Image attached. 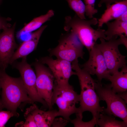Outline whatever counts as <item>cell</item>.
<instances>
[{"instance_id": "cell-1", "label": "cell", "mask_w": 127, "mask_h": 127, "mask_svg": "<svg viewBox=\"0 0 127 127\" xmlns=\"http://www.w3.org/2000/svg\"><path fill=\"white\" fill-rule=\"evenodd\" d=\"M0 82L2 89V103L4 108L18 117L19 108L23 111L27 104L34 103L28 96L21 77H11L0 68Z\"/></svg>"}, {"instance_id": "cell-2", "label": "cell", "mask_w": 127, "mask_h": 127, "mask_svg": "<svg viewBox=\"0 0 127 127\" xmlns=\"http://www.w3.org/2000/svg\"><path fill=\"white\" fill-rule=\"evenodd\" d=\"M78 62L77 60L71 63L72 68L75 71L80 87V106L78 113L76 115L83 118V113L88 111L91 113L93 117L96 119L100 113L103 112L105 108L100 105V100L95 89V80L80 67Z\"/></svg>"}, {"instance_id": "cell-3", "label": "cell", "mask_w": 127, "mask_h": 127, "mask_svg": "<svg viewBox=\"0 0 127 127\" xmlns=\"http://www.w3.org/2000/svg\"><path fill=\"white\" fill-rule=\"evenodd\" d=\"M98 22L96 18L87 20L81 19L75 14L73 17H65L64 28L67 32L70 30L73 31L89 52L98 39H106L105 30L100 28L96 30L91 26L96 25Z\"/></svg>"}, {"instance_id": "cell-4", "label": "cell", "mask_w": 127, "mask_h": 127, "mask_svg": "<svg viewBox=\"0 0 127 127\" xmlns=\"http://www.w3.org/2000/svg\"><path fill=\"white\" fill-rule=\"evenodd\" d=\"M79 95L74 90L68 82L57 83L54 82L52 97L53 106L56 104L58 108V114L70 121V116L78 114V108L76 104L79 101Z\"/></svg>"}, {"instance_id": "cell-5", "label": "cell", "mask_w": 127, "mask_h": 127, "mask_svg": "<svg viewBox=\"0 0 127 127\" xmlns=\"http://www.w3.org/2000/svg\"><path fill=\"white\" fill-rule=\"evenodd\" d=\"M95 89L100 100L105 101L107 104L103 113L119 117L127 123V103L113 91L111 84L95 80Z\"/></svg>"}, {"instance_id": "cell-6", "label": "cell", "mask_w": 127, "mask_h": 127, "mask_svg": "<svg viewBox=\"0 0 127 127\" xmlns=\"http://www.w3.org/2000/svg\"><path fill=\"white\" fill-rule=\"evenodd\" d=\"M59 41L57 46L49 50L51 56L71 63L83 58V46L75 33L70 30Z\"/></svg>"}, {"instance_id": "cell-7", "label": "cell", "mask_w": 127, "mask_h": 127, "mask_svg": "<svg viewBox=\"0 0 127 127\" xmlns=\"http://www.w3.org/2000/svg\"><path fill=\"white\" fill-rule=\"evenodd\" d=\"M99 39L100 43L95 45L102 52L111 75L127 66L126 56L122 55L119 49V46L122 45L119 38L107 41L103 38Z\"/></svg>"}, {"instance_id": "cell-8", "label": "cell", "mask_w": 127, "mask_h": 127, "mask_svg": "<svg viewBox=\"0 0 127 127\" xmlns=\"http://www.w3.org/2000/svg\"><path fill=\"white\" fill-rule=\"evenodd\" d=\"M34 65L36 76V86L40 97L46 103L49 110L53 109L52 97L55 79L50 69L40 62Z\"/></svg>"}, {"instance_id": "cell-9", "label": "cell", "mask_w": 127, "mask_h": 127, "mask_svg": "<svg viewBox=\"0 0 127 127\" xmlns=\"http://www.w3.org/2000/svg\"><path fill=\"white\" fill-rule=\"evenodd\" d=\"M22 59L21 61H15L12 65L19 72L28 96L34 103L38 102L48 107L46 102L40 97L38 93L36 86V73L27 62L26 57Z\"/></svg>"}, {"instance_id": "cell-10", "label": "cell", "mask_w": 127, "mask_h": 127, "mask_svg": "<svg viewBox=\"0 0 127 127\" xmlns=\"http://www.w3.org/2000/svg\"><path fill=\"white\" fill-rule=\"evenodd\" d=\"M89 52V58L81 65L82 68L91 75H96L100 82L103 79L108 80L111 75L101 51L95 44Z\"/></svg>"}, {"instance_id": "cell-11", "label": "cell", "mask_w": 127, "mask_h": 127, "mask_svg": "<svg viewBox=\"0 0 127 127\" xmlns=\"http://www.w3.org/2000/svg\"><path fill=\"white\" fill-rule=\"evenodd\" d=\"M16 23L3 30L0 33V66L5 70L10 64L15 50L18 48L15 41V31Z\"/></svg>"}, {"instance_id": "cell-12", "label": "cell", "mask_w": 127, "mask_h": 127, "mask_svg": "<svg viewBox=\"0 0 127 127\" xmlns=\"http://www.w3.org/2000/svg\"><path fill=\"white\" fill-rule=\"evenodd\" d=\"M40 62L48 66L55 79L54 82L57 83L68 82L70 77L76 75L72 67L71 63L66 60L46 56L41 58Z\"/></svg>"}, {"instance_id": "cell-13", "label": "cell", "mask_w": 127, "mask_h": 127, "mask_svg": "<svg viewBox=\"0 0 127 127\" xmlns=\"http://www.w3.org/2000/svg\"><path fill=\"white\" fill-rule=\"evenodd\" d=\"M47 25L42 26L32 33L30 38L23 42L15 51L10 61V64L17 59L26 57L36 48L43 32Z\"/></svg>"}, {"instance_id": "cell-14", "label": "cell", "mask_w": 127, "mask_h": 127, "mask_svg": "<svg viewBox=\"0 0 127 127\" xmlns=\"http://www.w3.org/2000/svg\"><path fill=\"white\" fill-rule=\"evenodd\" d=\"M32 105L26 109L25 112L32 115L37 127H51L54 119L58 116V111L52 109L45 111L39 109L34 103Z\"/></svg>"}, {"instance_id": "cell-15", "label": "cell", "mask_w": 127, "mask_h": 127, "mask_svg": "<svg viewBox=\"0 0 127 127\" xmlns=\"http://www.w3.org/2000/svg\"><path fill=\"white\" fill-rule=\"evenodd\" d=\"M127 11V0H121L106 7L103 13L98 20V28L108 22L115 20Z\"/></svg>"}, {"instance_id": "cell-16", "label": "cell", "mask_w": 127, "mask_h": 127, "mask_svg": "<svg viewBox=\"0 0 127 127\" xmlns=\"http://www.w3.org/2000/svg\"><path fill=\"white\" fill-rule=\"evenodd\" d=\"M121 71L111 75L108 80L114 92L119 95L127 93V67L122 68Z\"/></svg>"}, {"instance_id": "cell-17", "label": "cell", "mask_w": 127, "mask_h": 127, "mask_svg": "<svg viewBox=\"0 0 127 127\" xmlns=\"http://www.w3.org/2000/svg\"><path fill=\"white\" fill-rule=\"evenodd\" d=\"M54 15V11L50 9L46 14L35 18L18 32L17 37L20 38L26 33L36 31L42 26L44 23L50 20Z\"/></svg>"}, {"instance_id": "cell-18", "label": "cell", "mask_w": 127, "mask_h": 127, "mask_svg": "<svg viewBox=\"0 0 127 127\" xmlns=\"http://www.w3.org/2000/svg\"><path fill=\"white\" fill-rule=\"evenodd\" d=\"M105 24L107 28L105 32V40L117 39L118 36L124 34L127 36V22L115 20L113 22H108Z\"/></svg>"}, {"instance_id": "cell-19", "label": "cell", "mask_w": 127, "mask_h": 127, "mask_svg": "<svg viewBox=\"0 0 127 127\" xmlns=\"http://www.w3.org/2000/svg\"><path fill=\"white\" fill-rule=\"evenodd\" d=\"M96 125L101 127H127V123L115 119L113 115L100 113L96 119Z\"/></svg>"}, {"instance_id": "cell-20", "label": "cell", "mask_w": 127, "mask_h": 127, "mask_svg": "<svg viewBox=\"0 0 127 127\" xmlns=\"http://www.w3.org/2000/svg\"><path fill=\"white\" fill-rule=\"evenodd\" d=\"M70 8L80 18L86 19L85 15V6L81 0H66Z\"/></svg>"}, {"instance_id": "cell-21", "label": "cell", "mask_w": 127, "mask_h": 127, "mask_svg": "<svg viewBox=\"0 0 127 127\" xmlns=\"http://www.w3.org/2000/svg\"><path fill=\"white\" fill-rule=\"evenodd\" d=\"M76 115V118L73 120L71 119L70 121L73 124L74 127H93L96 125V119L95 118L93 117L89 121L84 122L82 120L83 118Z\"/></svg>"}, {"instance_id": "cell-22", "label": "cell", "mask_w": 127, "mask_h": 127, "mask_svg": "<svg viewBox=\"0 0 127 127\" xmlns=\"http://www.w3.org/2000/svg\"><path fill=\"white\" fill-rule=\"evenodd\" d=\"M96 0H84L85 6V15L90 19L98 12V10L95 8Z\"/></svg>"}, {"instance_id": "cell-23", "label": "cell", "mask_w": 127, "mask_h": 127, "mask_svg": "<svg viewBox=\"0 0 127 127\" xmlns=\"http://www.w3.org/2000/svg\"><path fill=\"white\" fill-rule=\"evenodd\" d=\"M24 116L25 119V122L21 121L17 123L15 125V127H37V124L31 114L25 112Z\"/></svg>"}, {"instance_id": "cell-24", "label": "cell", "mask_w": 127, "mask_h": 127, "mask_svg": "<svg viewBox=\"0 0 127 127\" xmlns=\"http://www.w3.org/2000/svg\"><path fill=\"white\" fill-rule=\"evenodd\" d=\"M14 116L13 114L10 111H0V127H5L9 119Z\"/></svg>"}, {"instance_id": "cell-25", "label": "cell", "mask_w": 127, "mask_h": 127, "mask_svg": "<svg viewBox=\"0 0 127 127\" xmlns=\"http://www.w3.org/2000/svg\"><path fill=\"white\" fill-rule=\"evenodd\" d=\"M70 121L63 117L55 118L54 120L51 127H64L66 126Z\"/></svg>"}, {"instance_id": "cell-26", "label": "cell", "mask_w": 127, "mask_h": 127, "mask_svg": "<svg viewBox=\"0 0 127 127\" xmlns=\"http://www.w3.org/2000/svg\"><path fill=\"white\" fill-rule=\"evenodd\" d=\"M11 26L10 24L7 22L6 20L0 17V30H3Z\"/></svg>"}, {"instance_id": "cell-27", "label": "cell", "mask_w": 127, "mask_h": 127, "mask_svg": "<svg viewBox=\"0 0 127 127\" xmlns=\"http://www.w3.org/2000/svg\"><path fill=\"white\" fill-rule=\"evenodd\" d=\"M121 0H100L98 4V6L100 7L103 4H104L106 5V7L110 5L113 3H115L116 2Z\"/></svg>"}, {"instance_id": "cell-28", "label": "cell", "mask_w": 127, "mask_h": 127, "mask_svg": "<svg viewBox=\"0 0 127 127\" xmlns=\"http://www.w3.org/2000/svg\"><path fill=\"white\" fill-rule=\"evenodd\" d=\"M123 22H127V11L115 19Z\"/></svg>"}, {"instance_id": "cell-29", "label": "cell", "mask_w": 127, "mask_h": 127, "mask_svg": "<svg viewBox=\"0 0 127 127\" xmlns=\"http://www.w3.org/2000/svg\"><path fill=\"white\" fill-rule=\"evenodd\" d=\"M122 45H124L127 48V36H125L124 35H122L119 36Z\"/></svg>"}, {"instance_id": "cell-30", "label": "cell", "mask_w": 127, "mask_h": 127, "mask_svg": "<svg viewBox=\"0 0 127 127\" xmlns=\"http://www.w3.org/2000/svg\"><path fill=\"white\" fill-rule=\"evenodd\" d=\"M1 88V84L0 82V90ZM4 108L3 105L1 101L0 100V111L2 110V109Z\"/></svg>"}, {"instance_id": "cell-31", "label": "cell", "mask_w": 127, "mask_h": 127, "mask_svg": "<svg viewBox=\"0 0 127 127\" xmlns=\"http://www.w3.org/2000/svg\"></svg>"}]
</instances>
